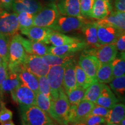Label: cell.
<instances>
[{
  "mask_svg": "<svg viewBox=\"0 0 125 125\" xmlns=\"http://www.w3.org/2000/svg\"><path fill=\"white\" fill-rule=\"evenodd\" d=\"M21 124L24 125H54L49 114L35 105H19Z\"/></svg>",
  "mask_w": 125,
  "mask_h": 125,
  "instance_id": "6da1fadb",
  "label": "cell"
},
{
  "mask_svg": "<svg viewBox=\"0 0 125 125\" xmlns=\"http://www.w3.org/2000/svg\"><path fill=\"white\" fill-rule=\"evenodd\" d=\"M70 104L64 89L61 90L58 97L51 100L49 115L53 119L62 125L68 124L67 121Z\"/></svg>",
  "mask_w": 125,
  "mask_h": 125,
  "instance_id": "7a4b0ae2",
  "label": "cell"
},
{
  "mask_svg": "<svg viewBox=\"0 0 125 125\" xmlns=\"http://www.w3.org/2000/svg\"><path fill=\"white\" fill-rule=\"evenodd\" d=\"M60 15L57 5L54 3H51L42 8L40 11L34 15L33 25L51 29Z\"/></svg>",
  "mask_w": 125,
  "mask_h": 125,
  "instance_id": "3957f363",
  "label": "cell"
},
{
  "mask_svg": "<svg viewBox=\"0 0 125 125\" xmlns=\"http://www.w3.org/2000/svg\"><path fill=\"white\" fill-rule=\"evenodd\" d=\"M27 53L20 40V35L16 34L12 36L9 49L8 68L16 66L24 62Z\"/></svg>",
  "mask_w": 125,
  "mask_h": 125,
  "instance_id": "277c9868",
  "label": "cell"
},
{
  "mask_svg": "<svg viewBox=\"0 0 125 125\" xmlns=\"http://www.w3.org/2000/svg\"><path fill=\"white\" fill-rule=\"evenodd\" d=\"M20 30L17 13L0 7V32L13 36Z\"/></svg>",
  "mask_w": 125,
  "mask_h": 125,
  "instance_id": "5b68a950",
  "label": "cell"
},
{
  "mask_svg": "<svg viewBox=\"0 0 125 125\" xmlns=\"http://www.w3.org/2000/svg\"><path fill=\"white\" fill-rule=\"evenodd\" d=\"M65 65H54L50 67L47 74L50 87L51 89L52 100L58 97L61 90L64 89L62 87L64 71Z\"/></svg>",
  "mask_w": 125,
  "mask_h": 125,
  "instance_id": "8992f818",
  "label": "cell"
},
{
  "mask_svg": "<svg viewBox=\"0 0 125 125\" xmlns=\"http://www.w3.org/2000/svg\"><path fill=\"white\" fill-rule=\"evenodd\" d=\"M95 103L87 100L81 101L77 105H70L67 121L68 123L78 125L89 115Z\"/></svg>",
  "mask_w": 125,
  "mask_h": 125,
  "instance_id": "52a82bcc",
  "label": "cell"
},
{
  "mask_svg": "<svg viewBox=\"0 0 125 125\" xmlns=\"http://www.w3.org/2000/svg\"><path fill=\"white\" fill-rule=\"evenodd\" d=\"M22 64L26 69L37 77L46 76L50 68L42 56L35 54L27 53Z\"/></svg>",
  "mask_w": 125,
  "mask_h": 125,
  "instance_id": "ba28073f",
  "label": "cell"
},
{
  "mask_svg": "<svg viewBox=\"0 0 125 125\" xmlns=\"http://www.w3.org/2000/svg\"><path fill=\"white\" fill-rule=\"evenodd\" d=\"M84 24L83 18L71 16L60 15L55 24L51 29L62 33H66L81 29Z\"/></svg>",
  "mask_w": 125,
  "mask_h": 125,
  "instance_id": "9c48e42d",
  "label": "cell"
},
{
  "mask_svg": "<svg viewBox=\"0 0 125 125\" xmlns=\"http://www.w3.org/2000/svg\"><path fill=\"white\" fill-rule=\"evenodd\" d=\"M97 36L100 45L114 44L122 31L112 25L96 21Z\"/></svg>",
  "mask_w": 125,
  "mask_h": 125,
  "instance_id": "30bf717a",
  "label": "cell"
},
{
  "mask_svg": "<svg viewBox=\"0 0 125 125\" xmlns=\"http://www.w3.org/2000/svg\"><path fill=\"white\" fill-rule=\"evenodd\" d=\"M88 54L94 56L100 63H110L116 57L118 51L114 44L101 45L89 51Z\"/></svg>",
  "mask_w": 125,
  "mask_h": 125,
  "instance_id": "8fae6325",
  "label": "cell"
},
{
  "mask_svg": "<svg viewBox=\"0 0 125 125\" xmlns=\"http://www.w3.org/2000/svg\"><path fill=\"white\" fill-rule=\"evenodd\" d=\"M10 94L13 101L19 105H35L36 93L23 84L10 92Z\"/></svg>",
  "mask_w": 125,
  "mask_h": 125,
  "instance_id": "7c38bea8",
  "label": "cell"
},
{
  "mask_svg": "<svg viewBox=\"0 0 125 125\" xmlns=\"http://www.w3.org/2000/svg\"><path fill=\"white\" fill-rule=\"evenodd\" d=\"M8 69L14 70L18 73L21 84L33 90L35 93L38 92V77L26 69L23 66V64H20Z\"/></svg>",
  "mask_w": 125,
  "mask_h": 125,
  "instance_id": "4fadbf2b",
  "label": "cell"
},
{
  "mask_svg": "<svg viewBox=\"0 0 125 125\" xmlns=\"http://www.w3.org/2000/svg\"><path fill=\"white\" fill-rule=\"evenodd\" d=\"M20 30L21 34L26 35L30 40L41 42L46 44L48 37L53 30L51 28L40 27L33 25L29 28L20 29Z\"/></svg>",
  "mask_w": 125,
  "mask_h": 125,
  "instance_id": "5bb4252c",
  "label": "cell"
},
{
  "mask_svg": "<svg viewBox=\"0 0 125 125\" xmlns=\"http://www.w3.org/2000/svg\"><path fill=\"white\" fill-rule=\"evenodd\" d=\"M87 46V43L81 41L62 46H49V53L57 56L73 55L77 52L85 49Z\"/></svg>",
  "mask_w": 125,
  "mask_h": 125,
  "instance_id": "9a60e30c",
  "label": "cell"
},
{
  "mask_svg": "<svg viewBox=\"0 0 125 125\" xmlns=\"http://www.w3.org/2000/svg\"><path fill=\"white\" fill-rule=\"evenodd\" d=\"M78 65L82 68L87 75L94 80L97 81L96 74L100 65V62L94 56L91 54L81 56L78 61Z\"/></svg>",
  "mask_w": 125,
  "mask_h": 125,
  "instance_id": "2e32d148",
  "label": "cell"
},
{
  "mask_svg": "<svg viewBox=\"0 0 125 125\" xmlns=\"http://www.w3.org/2000/svg\"><path fill=\"white\" fill-rule=\"evenodd\" d=\"M42 8L38 0H13L12 9L13 12L18 13L27 12L35 15Z\"/></svg>",
  "mask_w": 125,
  "mask_h": 125,
  "instance_id": "e0dca14e",
  "label": "cell"
},
{
  "mask_svg": "<svg viewBox=\"0 0 125 125\" xmlns=\"http://www.w3.org/2000/svg\"><path fill=\"white\" fill-rule=\"evenodd\" d=\"M57 6L62 15L83 18L80 11V0H60Z\"/></svg>",
  "mask_w": 125,
  "mask_h": 125,
  "instance_id": "ac0fdd59",
  "label": "cell"
},
{
  "mask_svg": "<svg viewBox=\"0 0 125 125\" xmlns=\"http://www.w3.org/2000/svg\"><path fill=\"white\" fill-rule=\"evenodd\" d=\"M75 67V64L74 60L68 62L64 66L62 87L66 94L77 87Z\"/></svg>",
  "mask_w": 125,
  "mask_h": 125,
  "instance_id": "d6986e66",
  "label": "cell"
},
{
  "mask_svg": "<svg viewBox=\"0 0 125 125\" xmlns=\"http://www.w3.org/2000/svg\"><path fill=\"white\" fill-rule=\"evenodd\" d=\"M20 40L27 54L43 56L49 53V46L45 43L27 40L21 35H20Z\"/></svg>",
  "mask_w": 125,
  "mask_h": 125,
  "instance_id": "ffe728a7",
  "label": "cell"
},
{
  "mask_svg": "<svg viewBox=\"0 0 125 125\" xmlns=\"http://www.w3.org/2000/svg\"><path fill=\"white\" fill-rule=\"evenodd\" d=\"M111 0H94L90 18L101 20L106 18L112 12Z\"/></svg>",
  "mask_w": 125,
  "mask_h": 125,
  "instance_id": "44dd1931",
  "label": "cell"
},
{
  "mask_svg": "<svg viewBox=\"0 0 125 125\" xmlns=\"http://www.w3.org/2000/svg\"><path fill=\"white\" fill-rule=\"evenodd\" d=\"M119 102L118 98L108 86L104 84L96 104L111 109Z\"/></svg>",
  "mask_w": 125,
  "mask_h": 125,
  "instance_id": "7402d4cb",
  "label": "cell"
},
{
  "mask_svg": "<svg viewBox=\"0 0 125 125\" xmlns=\"http://www.w3.org/2000/svg\"><path fill=\"white\" fill-rule=\"evenodd\" d=\"M79 41H81L79 38L70 37L62 34V32L53 30L50 33L46 44H51L52 46H59Z\"/></svg>",
  "mask_w": 125,
  "mask_h": 125,
  "instance_id": "603a6c76",
  "label": "cell"
},
{
  "mask_svg": "<svg viewBox=\"0 0 125 125\" xmlns=\"http://www.w3.org/2000/svg\"><path fill=\"white\" fill-rule=\"evenodd\" d=\"M125 116V105L123 103H116L113 107L109 109L106 116V125H119L122 119Z\"/></svg>",
  "mask_w": 125,
  "mask_h": 125,
  "instance_id": "cb8c5ba5",
  "label": "cell"
},
{
  "mask_svg": "<svg viewBox=\"0 0 125 125\" xmlns=\"http://www.w3.org/2000/svg\"><path fill=\"white\" fill-rule=\"evenodd\" d=\"M82 31L85 35L87 45L94 48L100 46L98 42L96 22L85 23L82 27Z\"/></svg>",
  "mask_w": 125,
  "mask_h": 125,
  "instance_id": "d4e9b609",
  "label": "cell"
},
{
  "mask_svg": "<svg viewBox=\"0 0 125 125\" xmlns=\"http://www.w3.org/2000/svg\"><path fill=\"white\" fill-rule=\"evenodd\" d=\"M21 83L18 73L12 70L8 69L7 77L3 81L0 86L1 93H9L17 88Z\"/></svg>",
  "mask_w": 125,
  "mask_h": 125,
  "instance_id": "484cf974",
  "label": "cell"
},
{
  "mask_svg": "<svg viewBox=\"0 0 125 125\" xmlns=\"http://www.w3.org/2000/svg\"><path fill=\"white\" fill-rule=\"evenodd\" d=\"M98 20L112 25L122 31H125V12L112 11L106 18Z\"/></svg>",
  "mask_w": 125,
  "mask_h": 125,
  "instance_id": "4316f807",
  "label": "cell"
},
{
  "mask_svg": "<svg viewBox=\"0 0 125 125\" xmlns=\"http://www.w3.org/2000/svg\"><path fill=\"white\" fill-rule=\"evenodd\" d=\"M114 78L111 63H100L96 74V79L98 82L109 83Z\"/></svg>",
  "mask_w": 125,
  "mask_h": 125,
  "instance_id": "83f0119b",
  "label": "cell"
},
{
  "mask_svg": "<svg viewBox=\"0 0 125 125\" xmlns=\"http://www.w3.org/2000/svg\"><path fill=\"white\" fill-rule=\"evenodd\" d=\"M111 89L117 96L119 101H125V75L115 77L109 83Z\"/></svg>",
  "mask_w": 125,
  "mask_h": 125,
  "instance_id": "f1b7e54d",
  "label": "cell"
},
{
  "mask_svg": "<svg viewBox=\"0 0 125 125\" xmlns=\"http://www.w3.org/2000/svg\"><path fill=\"white\" fill-rule=\"evenodd\" d=\"M75 77L76 81V87L86 89L93 83L97 82L94 80L86 74L85 71L79 65H75Z\"/></svg>",
  "mask_w": 125,
  "mask_h": 125,
  "instance_id": "f546056e",
  "label": "cell"
},
{
  "mask_svg": "<svg viewBox=\"0 0 125 125\" xmlns=\"http://www.w3.org/2000/svg\"><path fill=\"white\" fill-rule=\"evenodd\" d=\"M42 57L49 67L54 65H65L68 62L74 60L73 55L57 56L48 53Z\"/></svg>",
  "mask_w": 125,
  "mask_h": 125,
  "instance_id": "4dcf8cb0",
  "label": "cell"
},
{
  "mask_svg": "<svg viewBox=\"0 0 125 125\" xmlns=\"http://www.w3.org/2000/svg\"><path fill=\"white\" fill-rule=\"evenodd\" d=\"M104 83L96 82L92 83L86 89L83 100L91 101L96 104L98 96L100 94Z\"/></svg>",
  "mask_w": 125,
  "mask_h": 125,
  "instance_id": "1f68e13d",
  "label": "cell"
},
{
  "mask_svg": "<svg viewBox=\"0 0 125 125\" xmlns=\"http://www.w3.org/2000/svg\"><path fill=\"white\" fill-rule=\"evenodd\" d=\"M11 36L0 32V56L3 62L8 65L9 49Z\"/></svg>",
  "mask_w": 125,
  "mask_h": 125,
  "instance_id": "d6a6232c",
  "label": "cell"
},
{
  "mask_svg": "<svg viewBox=\"0 0 125 125\" xmlns=\"http://www.w3.org/2000/svg\"><path fill=\"white\" fill-rule=\"evenodd\" d=\"M20 30L29 28L33 26L34 15L27 12H21L17 13Z\"/></svg>",
  "mask_w": 125,
  "mask_h": 125,
  "instance_id": "836d02e7",
  "label": "cell"
},
{
  "mask_svg": "<svg viewBox=\"0 0 125 125\" xmlns=\"http://www.w3.org/2000/svg\"><path fill=\"white\" fill-rule=\"evenodd\" d=\"M111 63L114 78L125 75V59L121 56L116 57Z\"/></svg>",
  "mask_w": 125,
  "mask_h": 125,
  "instance_id": "e575fe53",
  "label": "cell"
},
{
  "mask_svg": "<svg viewBox=\"0 0 125 125\" xmlns=\"http://www.w3.org/2000/svg\"><path fill=\"white\" fill-rule=\"evenodd\" d=\"M86 89L81 87H76L67 94L70 105H77L83 100Z\"/></svg>",
  "mask_w": 125,
  "mask_h": 125,
  "instance_id": "d590c367",
  "label": "cell"
},
{
  "mask_svg": "<svg viewBox=\"0 0 125 125\" xmlns=\"http://www.w3.org/2000/svg\"><path fill=\"white\" fill-rule=\"evenodd\" d=\"M35 105L49 114L51 106V100L40 92L36 93Z\"/></svg>",
  "mask_w": 125,
  "mask_h": 125,
  "instance_id": "8d00e7d4",
  "label": "cell"
},
{
  "mask_svg": "<svg viewBox=\"0 0 125 125\" xmlns=\"http://www.w3.org/2000/svg\"><path fill=\"white\" fill-rule=\"evenodd\" d=\"M105 118L98 115H89L81 121L78 125H97L105 124Z\"/></svg>",
  "mask_w": 125,
  "mask_h": 125,
  "instance_id": "74e56055",
  "label": "cell"
},
{
  "mask_svg": "<svg viewBox=\"0 0 125 125\" xmlns=\"http://www.w3.org/2000/svg\"><path fill=\"white\" fill-rule=\"evenodd\" d=\"M39 87L38 92L42 93L45 96L48 97L52 100L51 89L49 82L46 76H42L38 77Z\"/></svg>",
  "mask_w": 125,
  "mask_h": 125,
  "instance_id": "f35d334b",
  "label": "cell"
},
{
  "mask_svg": "<svg viewBox=\"0 0 125 125\" xmlns=\"http://www.w3.org/2000/svg\"><path fill=\"white\" fill-rule=\"evenodd\" d=\"M94 0H80V11L83 17H90Z\"/></svg>",
  "mask_w": 125,
  "mask_h": 125,
  "instance_id": "ab89813d",
  "label": "cell"
},
{
  "mask_svg": "<svg viewBox=\"0 0 125 125\" xmlns=\"http://www.w3.org/2000/svg\"><path fill=\"white\" fill-rule=\"evenodd\" d=\"M13 113L10 109L6 107L5 103L2 101L1 107L0 109V123L2 125L5 122L12 120Z\"/></svg>",
  "mask_w": 125,
  "mask_h": 125,
  "instance_id": "60d3db41",
  "label": "cell"
},
{
  "mask_svg": "<svg viewBox=\"0 0 125 125\" xmlns=\"http://www.w3.org/2000/svg\"><path fill=\"white\" fill-rule=\"evenodd\" d=\"M109 111V108L97 105V104H95L93 108H92L91 112H90V115H98V116L106 118L108 114Z\"/></svg>",
  "mask_w": 125,
  "mask_h": 125,
  "instance_id": "b9f144b4",
  "label": "cell"
},
{
  "mask_svg": "<svg viewBox=\"0 0 125 125\" xmlns=\"http://www.w3.org/2000/svg\"><path fill=\"white\" fill-rule=\"evenodd\" d=\"M117 51L120 53L125 52V31H122L114 43Z\"/></svg>",
  "mask_w": 125,
  "mask_h": 125,
  "instance_id": "7bdbcfd3",
  "label": "cell"
},
{
  "mask_svg": "<svg viewBox=\"0 0 125 125\" xmlns=\"http://www.w3.org/2000/svg\"><path fill=\"white\" fill-rule=\"evenodd\" d=\"M8 74V67L5 62H3L2 64L0 65V86L3 81L7 77Z\"/></svg>",
  "mask_w": 125,
  "mask_h": 125,
  "instance_id": "ee69618b",
  "label": "cell"
},
{
  "mask_svg": "<svg viewBox=\"0 0 125 125\" xmlns=\"http://www.w3.org/2000/svg\"><path fill=\"white\" fill-rule=\"evenodd\" d=\"M114 5L116 11L125 12V0H115Z\"/></svg>",
  "mask_w": 125,
  "mask_h": 125,
  "instance_id": "f6af8a7d",
  "label": "cell"
},
{
  "mask_svg": "<svg viewBox=\"0 0 125 125\" xmlns=\"http://www.w3.org/2000/svg\"><path fill=\"white\" fill-rule=\"evenodd\" d=\"M13 0H0V7L7 10L12 9Z\"/></svg>",
  "mask_w": 125,
  "mask_h": 125,
  "instance_id": "bcb514c9",
  "label": "cell"
},
{
  "mask_svg": "<svg viewBox=\"0 0 125 125\" xmlns=\"http://www.w3.org/2000/svg\"><path fill=\"white\" fill-rule=\"evenodd\" d=\"M13 122L12 121V120H10V121H7L3 123L2 125H14Z\"/></svg>",
  "mask_w": 125,
  "mask_h": 125,
  "instance_id": "7dc6e473",
  "label": "cell"
},
{
  "mask_svg": "<svg viewBox=\"0 0 125 125\" xmlns=\"http://www.w3.org/2000/svg\"><path fill=\"white\" fill-rule=\"evenodd\" d=\"M119 125H125V116L122 119V121H121V122H120Z\"/></svg>",
  "mask_w": 125,
  "mask_h": 125,
  "instance_id": "c3c4849f",
  "label": "cell"
},
{
  "mask_svg": "<svg viewBox=\"0 0 125 125\" xmlns=\"http://www.w3.org/2000/svg\"><path fill=\"white\" fill-rule=\"evenodd\" d=\"M119 56H121V57H122L123 58L125 59V52H122V53H120Z\"/></svg>",
  "mask_w": 125,
  "mask_h": 125,
  "instance_id": "681fc988",
  "label": "cell"
},
{
  "mask_svg": "<svg viewBox=\"0 0 125 125\" xmlns=\"http://www.w3.org/2000/svg\"><path fill=\"white\" fill-rule=\"evenodd\" d=\"M3 62H3V60H2V59L1 58V56H0V65H1V64H2Z\"/></svg>",
  "mask_w": 125,
  "mask_h": 125,
  "instance_id": "f907efd6",
  "label": "cell"
},
{
  "mask_svg": "<svg viewBox=\"0 0 125 125\" xmlns=\"http://www.w3.org/2000/svg\"><path fill=\"white\" fill-rule=\"evenodd\" d=\"M1 103H2V100L1 99V94H0V109H1Z\"/></svg>",
  "mask_w": 125,
  "mask_h": 125,
  "instance_id": "816d5d0a",
  "label": "cell"
},
{
  "mask_svg": "<svg viewBox=\"0 0 125 125\" xmlns=\"http://www.w3.org/2000/svg\"><path fill=\"white\" fill-rule=\"evenodd\" d=\"M123 104H125V102H123Z\"/></svg>",
  "mask_w": 125,
  "mask_h": 125,
  "instance_id": "f5cc1de1",
  "label": "cell"
}]
</instances>
